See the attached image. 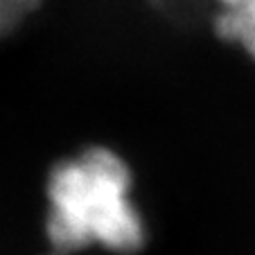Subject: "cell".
<instances>
[{
    "label": "cell",
    "instance_id": "obj_1",
    "mask_svg": "<svg viewBox=\"0 0 255 255\" xmlns=\"http://www.w3.org/2000/svg\"><path fill=\"white\" fill-rule=\"evenodd\" d=\"M48 235L66 251L102 246L133 253L142 246L144 226L131 201V174L120 156L93 147L52 169Z\"/></svg>",
    "mask_w": 255,
    "mask_h": 255
},
{
    "label": "cell",
    "instance_id": "obj_3",
    "mask_svg": "<svg viewBox=\"0 0 255 255\" xmlns=\"http://www.w3.org/2000/svg\"><path fill=\"white\" fill-rule=\"evenodd\" d=\"M39 0H0V36L9 34L36 7Z\"/></svg>",
    "mask_w": 255,
    "mask_h": 255
},
{
    "label": "cell",
    "instance_id": "obj_2",
    "mask_svg": "<svg viewBox=\"0 0 255 255\" xmlns=\"http://www.w3.org/2000/svg\"><path fill=\"white\" fill-rule=\"evenodd\" d=\"M217 32L255 59V0H215Z\"/></svg>",
    "mask_w": 255,
    "mask_h": 255
}]
</instances>
